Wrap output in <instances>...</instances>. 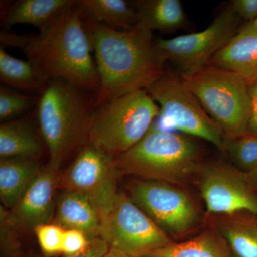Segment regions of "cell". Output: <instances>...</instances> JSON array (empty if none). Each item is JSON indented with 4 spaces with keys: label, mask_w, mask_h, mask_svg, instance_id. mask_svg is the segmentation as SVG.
<instances>
[{
    "label": "cell",
    "mask_w": 257,
    "mask_h": 257,
    "mask_svg": "<svg viewBox=\"0 0 257 257\" xmlns=\"http://www.w3.org/2000/svg\"><path fill=\"white\" fill-rule=\"evenodd\" d=\"M102 257H131L127 253L117 249V248L109 247L107 252L105 253Z\"/></svg>",
    "instance_id": "cell-34"
},
{
    "label": "cell",
    "mask_w": 257,
    "mask_h": 257,
    "mask_svg": "<svg viewBox=\"0 0 257 257\" xmlns=\"http://www.w3.org/2000/svg\"><path fill=\"white\" fill-rule=\"evenodd\" d=\"M220 230L233 257H257V218L229 219Z\"/></svg>",
    "instance_id": "cell-23"
},
{
    "label": "cell",
    "mask_w": 257,
    "mask_h": 257,
    "mask_svg": "<svg viewBox=\"0 0 257 257\" xmlns=\"http://www.w3.org/2000/svg\"><path fill=\"white\" fill-rule=\"evenodd\" d=\"M70 3L71 0H19L2 10V22L8 28L17 24H29L40 30Z\"/></svg>",
    "instance_id": "cell-20"
},
{
    "label": "cell",
    "mask_w": 257,
    "mask_h": 257,
    "mask_svg": "<svg viewBox=\"0 0 257 257\" xmlns=\"http://www.w3.org/2000/svg\"><path fill=\"white\" fill-rule=\"evenodd\" d=\"M229 5L239 18L248 22L257 18V0H233Z\"/></svg>",
    "instance_id": "cell-29"
},
{
    "label": "cell",
    "mask_w": 257,
    "mask_h": 257,
    "mask_svg": "<svg viewBox=\"0 0 257 257\" xmlns=\"http://www.w3.org/2000/svg\"><path fill=\"white\" fill-rule=\"evenodd\" d=\"M109 248L107 243L98 237L92 239L89 246L82 252L74 256L65 257H102L107 252Z\"/></svg>",
    "instance_id": "cell-30"
},
{
    "label": "cell",
    "mask_w": 257,
    "mask_h": 257,
    "mask_svg": "<svg viewBox=\"0 0 257 257\" xmlns=\"http://www.w3.org/2000/svg\"><path fill=\"white\" fill-rule=\"evenodd\" d=\"M230 158L241 172H251L257 168V136L248 133L229 139L226 148Z\"/></svg>",
    "instance_id": "cell-24"
},
{
    "label": "cell",
    "mask_w": 257,
    "mask_h": 257,
    "mask_svg": "<svg viewBox=\"0 0 257 257\" xmlns=\"http://www.w3.org/2000/svg\"><path fill=\"white\" fill-rule=\"evenodd\" d=\"M199 187L207 211L232 215L247 211L257 216V195L241 171L221 166L201 169Z\"/></svg>",
    "instance_id": "cell-12"
},
{
    "label": "cell",
    "mask_w": 257,
    "mask_h": 257,
    "mask_svg": "<svg viewBox=\"0 0 257 257\" xmlns=\"http://www.w3.org/2000/svg\"><path fill=\"white\" fill-rule=\"evenodd\" d=\"M36 119L49 164L58 170L66 159L89 143L96 94L62 79L46 82L38 94Z\"/></svg>",
    "instance_id": "cell-3"
},
{
    "label": "cell",
    "mask_w": 257,
    "mask_h": 257,
    "mask_svg": "<svg viewBox=\"0 0 257 257\" xmlns=\"http://www.w3.org/2000/svg\"><path fill=\"white\" fill-rule=\"evenodd\" d=\"M133 4L137 25L150 31H173L185 23V14L179 0H140Z\"/></svg>",
    "instance_id": "cell-17"
},
{
    "label": "cell",
    "mask_w": 257,
    "mask_h": 257,
    "mask_svg": "<svg viewBox=\"0 0 257 257\" xmlns=\"http://www.w3.org/2000/svg\"><path fill=\"white\" fill-rule=\"evenodd\" d=\"M99 237L109 247L131 257H145L172 243L170 236L125 192L116 194L110 211L101 221Z\"/></svg>",
    "instance_id": "cell-8"
},
{
    "label": "cell",
    "mask_w": 257,
    "mask_h": 257,
    "mask_svg": "<svg viewBox=\"0 0 257 257\" xmlns=\"http://www.w3.org/2000/svg\"><path fill=\"white\" fill-rule=\"evenodd\" d=\"M42 251L47 255L62 253L65 229L55 224L37 226L34 229Z\"/></svg>",
    "instance_id": "cell-26"
},
{
    "label": "cell",
    "mask_w": 257,
    "mask_h": 257,
    "mask_svg": "<svg viewBox=\"0 0 257 257\" xmlns=\"http://www.w3.org/2000/svg\"><path fill=\"white\" fill-rule=\"evenodd\" d=\"M145 257H233L224 240L211 233L180 243L172 242Z\"/></svg>",
    "instance_id": "cell-21"
},
{
    "label": "cell",
    "mask_w": 257,
    "mask_h": 257,
    "mask_svg": "<svg viewBox=\"0 0 257 257\" xmlns=\"http://www.w3.org/2000/svg\"><path fill=\"white\" fill-rule=\"evenodd\" d=\"M42 152L31 118L10 120L0 125V157H38Z\"/></svg>",
    "instance_id": "cell-18"
},
{
    "label": "cell",
    "mask_w": 257,
    "mask_h": 257,
    "mask_svg": "<svg viewBox=\"0 0 257 257\" xmlns=\"http://www.w3.org/2000/svg\"><path fill=\"white\" fill-rule=\"evenodd\" d=\"M22 50L45 82L62 79L96 94L100 78L90 39L76 1L40 30L25 35Z\"/></svg>",
    "instance_id": "cell-2"
},
{
    "label": "cell",
    "mask_w": 257,
    "mask_h": 257,
    "mask_svg": "<svg viewBox=\"0 0 257 257\" xmlns=\"http://www.w3.org/2000/svg\"><path fill=\"white\" fill-rule=\"evenodd\" d=\"M180 77L204 111L229 139L248 133L251 97L250 84L246 79L211 64Z\"/></svg>",
    "instance_id": "cell-6"
},
{
    "label": "cell",
    "mask_w": 257,
    "mask_h": 257,
    "mask_svg": "<svg viewBox=\"0 0 257 257\" xmlns=\"http://www.w3.org/2000/svg\"><path fill=\"white\" fill-rule=\"evenodd\" d=\"M243 175L248 185L256 192L257 191V168L246 173L243 172Z\"/></svg>",
    "instance_id": "cell-33"
},
{
    "label": "cell",
    "mask_w": 257,
    "mask_h": 257,
    "mask_svg": "<svg viewBox=\"0 0 257 257\" xmlns=\"http://www.w3.org/2000/svg\"><path fill=\"white\" fill-rule=\"evenodd\" d=\"M76 5L83 18L115 30H133L138 22L133 4L124 0H80Z\"/></svg>",
    "instance_id": "cell-19"
},
{
    "label": "cell",
    "mask_w": 257,
    "mask_h": 257,
    "mask_svg": "<svg viewBox=\"0 0 257 257\" xmlns=\"http://www.w3.org/2000/svg\"><path fill=\"white\" fill-rule=\"evenodd\" d=\"M83 20L100 78L96 106L127 93L147 90L165 72L152 32L138 25L133 30H118Z\"/></svg>",
    "instance_id": "cell-1"
},
{
    "label": "cell",
    "mask_w": 257,
    "mask_h": 257,
    "mask_svg": "<svg viewBox=\"0 0 257 257\" xmlns=\"http://www.w3.org/2000/svg\"><path fill=\"white\" fill-rule=\"evenodd\" d=\"M119 175L115 159L89 143L77 153L57 184L64 190L86 196L97 209L101 221L114 204Z\"/></svg>",
    "instance_id": "cell-11"
},
{
    "label": "cell",
    "mask_w": 257,
    "mask_h": 257,
    "mask_svg": "<svg viewBox=\"0 0 257 257\" xmlns=\"http://www.w3.org/2000/svg\"><path fill=\"white\" fill-rule=\"evenodd\" d=\"M37 157H15L0 160L2 206L13 209L23 197L40 170Z\"/></svg>",
    "instance_id": "cell-16"
},
{
    "label": "cell",
    "mask_w": 257,
    "mask_h": 257,
    "mask_svg": "<svg viewBox=\"0 0 257 257\" xmlns=\"http://www.w3.org/2000/svg\"><path fill=\"white\" fill-rule=\"evenodd\" d=\"M239 18L229 5L203 31L172 39H158L155 46L165 62L178 66L187 75L209 64L213 57L237 33Z\"/></svg>",
    "instance_id": "cell-9"
},
{
    "label": "cell",
    "mask_w": 257,
    "mask_h": 257,
    "mask_svg": "<svg viewBox=\"0 0 257 257\" xmlns=\"http://www.w3.org/2000/svg\"><path fill=\"white\" fill-rule=\"evenodd\" d=\"M246 28L251 29L253 31L257 32V18L256 20H253L251 22H248L246 25H244Z\"/></svg>",
    "instance_id": "cell-35"
},
{
    "label": "cell",
    "mask_w": 257,
    "mask_h": 257,
    "mask_svg": "<svg viewBox=\"0 0 257 257\" xmlns=\"http://www.w3.org/2000/svg\"><path fill=\"white\" fill-rule=\"evenodd\" d=\"M54 224L64 229L78 230L89 239L99 237L101 218L94 204L86 196L64 190L58 198Z\"/></svg>",
    "instance_id": "cell-15"
},
{
    "label": "cell",
    "mask_w": 257,
    "mask_h": 257,
    "mask_svg": "<svg viewBox=\"0 0 257 257\" xmlns=\"http://www.w3.org/2000/svg\"><path fill=\"white\" fill-rule=\"evenodd\" d=\"M0 209L2 251L6 256H12L16 253L18 248V243L14 235L16 227L10 221L9 211L2 205Z\"/></svg>",
    "instance_id": "cell-27"
},
{
    "label": "cell",
    "mask_w": 257,
    "mask_h": 257,
    "mask_svg": "<svg viewBox=\"0 0 257 257\" xmlns=\"http://www.w3.org/2000/svg\"><path fill=\"white\" fill-rule=\"evenodd\" d=\"M200 149L185 135L151 130L138 144L115 159L120 175L172 184L187 182L200 170Z\"/></svg>",
    "instance_id": "cell-4"
},
{
    "label": "cell",
    "mask_w": 257,
    "mask_h": 257,
    "mask_svg": "<svg viewBox=\"0 0 257 257\" xmlns=\"http://www.w3.org/2000/svg\"><path fill=\"white\" fill-rule=\"evenodd\" d=\"M167 126L197 137L224 151L229 138L203 109L180 76L165 72L147 89Z\"/></svg>",
    "instance_id": "cell-7"
},
{
    "label": "cell",
    "mask_w": 257,
    "mask_h": 257,
    "mask_svg": "<svg viewBox=\"0 0 257 257\" xmlns=\"http://www.w3.org/2000/svg\"><path fill=\"white\" fill-rule=\"evenodd\" d=\"M25 35H17L13 32L3 31L0 33V41L5 46L17 47L21 50Z\"/></svg>",
    "instance_id": "cell-32"
},
{
    "label": "cell",
    "mask_w": 257,
    "mask_h": 257,
    "mask_svg": "<svg viewBox=\"0 0 257 257\" xmlns=\"http://www.w3.org/2000/svg\"><path fill=\"white\" fill-rule=\"evenodd\" d=\"M160 113L147 90L116 96L96 106L89 143L116 159L147 135Z\"/></svg>",
    "instance_id": "cell-5"
},
{
    "label": "cell",
    "mask_w": 257,
    "mask_h": 257,
    "mask_svg": "<svg viewBox=\"0 0 257 257\" xmlns=\"http://www.w3.org/2000/svg\"><path fill=\"white\" fill-rule=\"evenodd\" d=\"M251 117L248 124V133L257 136V80L250 84Z\"/></svg>",
    "instance_id": "cell-31"
},
{
    "label": "cell",
    "mask_w": 257,
    "mask_h": 257,
    "mask_svg": "<svg viewBox=\"0 0 257 257\" xmlns=\"http://www.w3.org/2000/svg\"><path fill=\"white\" fill-rule=\"evenodd\" d=\"M38 96L20 94L9 88L0 87V120L10 121L12 119L37 106Z\"/></svg>",
    "instance_id": "cell-25"
},
{
    "label": "cell",
    "mask_w": 257,
    "mask_h": 257,
    "mask_svg": "<svg viewBox=\"0 0 257 257\" xmlns=\"http://www.w3.org/2000/svg\"><path fill=\"white\" fill-rule=\"evenodd\" d=\"M241 76L249 84L257 80V32L243 26L209 64Z\"/></svg>",
    "instance_id": "cell-14"
},
{
    "label": "cell",
    "mask_w": 257,
    "mask_h": 257,
    "mask_svg": "<svg viewBox=\"0 0 257 257\" xmlns=\"http://www.w3.org/2000/svg\"><path fill=\"white\" fill-rule=\"evenodd\" d=\"M57 171L49 163L40 169L23 197L9 210L10 221L15 227L35 229L54 220Z\"/></svg>",
    "instance_id": "cell-13"
},
{
    "label": "cell",
    "mask_w": 257,
    "mask_h": 257,
    "mask_svg": "<svg viewBox=\"0 0 257 257\" xmlns=\"http://www.w3.org/2000/svg\"><path fill=\"white\" fill-rule=\"evenodd\" d=\"M91 241L92 240L82 231L74 229L65 230L62 253L66 256L78 254L89 246Z\"/></svg>",
    "instance_id": "cell-28"
},
{
    "label": "cell",
    "mask_w": 257,
    "mask_h": 257,
    "mask_svg": "<svg viewBox=\"0 0 257 257\" xmlns=\"http://www.w3.org/2000/svg\"><path fill=\"white\" fill-rule=\"evenodd\" d=\"M128 190L133 202L168 236H184L197 224L195 204L175 184L140 179L130 184Z\"/></svg>",
    "instance_id": "cell-10"
},
{
    "label": "cell",
    "mask_w": 257,
    "mask_h": 257,
    "mask_svg": "<svg viewBox=\"0 0 257 257\" xmlns=\"http://www.w3.org/2000/svg\"><path fill=\"white\" fill-rule=\"evenodd\" d=\"M0 80L7 85L28 92H39L46 82L29 60L9 55L0 48Z\"/></svg>",
    "instance_id": "cell-22"
}]
</instances>
